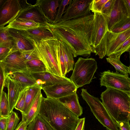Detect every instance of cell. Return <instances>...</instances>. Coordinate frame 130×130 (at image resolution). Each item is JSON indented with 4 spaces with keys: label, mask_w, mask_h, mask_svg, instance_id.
Here are the masks:
<instances>
[{
    "label": "cell",
    "mask_w": 130,
    "mask_h": 130,
    "mask_svg": "<svg viewBox=\"0 0 130 130\" xmlns=\"http://www.w3.org/2000/svg\"><path fill=\"white\" fill-rule=\"evenodd\" d=\"M0 97V118L9 117L10 113L7 94L3 91Z\"/></svg>",
    "instance_id": "obj_30"
},
{
    "label": "cell",
    "mask_w": 130,
    "mask_h": 130,
    "mask_svg": "<svg viewBox=\"0 0 130 130\" xmlns=\"http://www.w3.org/2000/svg\"><path fill=\"white\" fill-rule=\"evenodd\" d=\"M97 68L94 59L79 57L75 64L70 79L78 89L91 82Z\"/></svg>",
    "instance_id": "obj_5"
},
{
    "label": "cell",
    "mask_w": 130,
    "mask_h": 130,
    "mask_svg": "<svg viewBox=\"0 0 130 130\" xmlns=\"http://www.w3.org/2000/svg\"><path fill=\"white\" fill-rule=\"evenodd\" d=\"M61 0H38L37 1L40 5L45 16L50 24H52L56 18L57 9Z\"/></svg>",
    "instance_id": "obj_19"
},
{
    "label": "cell",
    "mask_w": 130,
    "mask_h": 130,
    "mask_svg": "<svg viewBox=\"0 0 130 130\" xmlns=\"http://www.w3.org/2000/svg\"><path fill=\"white\" fill-rule=\"evenodd\" d=\"M102 103L115 122L130 121V92L110 87L101 94Z\"/></svg>",
    "instance_id": "obj_3"
},
{
    "label": "cell",
    "mask_w": 130,
    "mask_h": 130,
    "mask_svg": "<svg viewBox=\"0 0 130 130\" xmlns=\"http://www.w3.org/2000/svg\"><path fill=\"white\" fill-rule=\"evenodd\" d=\"M85 118L80 119L79 121L75 130H84Z\"/></svg>",
    "instance_id": "obj_46"
},
{
    "label": "cell",
    "mask_w": 130,
    "mask_h": 130,
    "mask_svg": "<svg viewBox=\"0 0 130 130\" xmlns=\"http://www.w3.org/2000/svg\"><path fill=\"white\" fill-rule=\"evenodd\" d=\"M26 130H54L39 114L28 125Z\"/></svg>",
    "instance_id": "obj_27"
},
{
    "label": "cell",
    "mask_w": 130,
    "mask_h": 130,
    "mask_svg": "<svg viewBox=\"0 0 130 130\" xmlns=\"http://www.w3.org/2000/svg\"><path fill=\"white\" fill-rule=\"evenodd\" d=\"M81 90V95L83 99L100 123L107 130H119L115 121L99 99L90 94L86 89L83 88Z\"/></svg>",
    "instance_id": "obj_6"
},
{
    "label": "cell",
    "mask_w": 130,
    "mask_h": 130,
    "mask_svg": "<svg viewBox=\"0 0 130 130\" xmlns=\"http://www.w3.org/2000/svg\"><path fill=\"white\" fill-rule=\"evenodd\" d=\"M56 49L61 71L62 76L65 77L67 73L65 63L61 44L59 40L56 45Z\"/></svg>",
    "instance_id": "obj_32"
},
{
    "label": "cell",
    "mask_w": 130,
    "mask_h": 130,
    "mask_svg": "<svg viewBox=\"0 0 130 130\" xmlns=\"http://www.w3.org/2000/svg\"><path fill=\"white\" fill-rule=\"evenodd\" d=\"M106 59L108 62L114 67L116 72L124 74H129L128 67L123 64L120 59L108 57Z\"/></svg>",
    "instance_id": "obj_31"
},
{
    "label": "cell",
    "mask_w": 130,
    "mask_h": 130,
    "mask_svg": "<svg viewBox=\"0 0 130 130\" xmlns=\"http://www.w3.org/2000/svg\"><path fill=\"white\" fill-rule=\"evenodd\" d=\"M116 122L119 130H130L129 122L124 121H117Z\"/></svg>",
    "instance_id": "obj_42"
},
{
    "label": "cell",
    "mask_w": 130,
    "mask_h": 130,
    "mask_svg": "<svg viewBox=\"0 0 130 130\" xmlns=\"http://www.w3.org/2000/svg\"><path fill=\"white\" fill-rule=\"evenodd\" d=\"M6 0H0V6L1 7L2 5L4 3Z\"/></svg>",
    "instance_id": "obj_49"
},
{
    "label": "cell",
    "mask_w": 130,
    "mask_h": 130,
    "mask_svg": "<svg viewBox=\"0 0 130 130\" xmlns=\"http://www.w3.org/2000/svg\"><path fill=\"white\" fill-rule=\"evenodd\" d=\"M22 10L19 0H6L0 7V28L15 19Z\"/></svg>",
    "instance_id": "obj_11"
},
{
    "label": "cell",
    "mask_w": 130,
    "mask_h": 130,
    "mask_svg": "<svg viewBox=\"0 0 130 130\" xmlns=\"http://www.w3.org/2000/svg\"><path fill=\"white\" fill-rule=\"evenodd\" d=\"M5 86L7 90V97L10 113L14 108L20 92L24 88L18 82L11 78L9 75L5 80Z\"/></svg>",
    "instance_id": "obj_17"
},
{
    "label": "cell",
    "mask_w": 130,
    "mask_h": 130,
    "mask_svg": "<svg viewBox=\"0 0 130 130\" xmlns=\"http://www.w3.org/2000/svg\"><path fill=\"white\" fill-rule=\"evenodd\" d=\"M9 117L0 118V130H6Z\"/></svg>",
    "instance_id": "obj_44"
},
{
    "label": "cell",
    "mask_w": 130,
    "mask_h": 130,
    "mask_svg": "<svg viewBox=\"0 0 130 130\" xmlns=\"http://www.w3.org/2000/svg\"><path fill=\"white\" fill-rule=\"evenodd\" d=\"M114 1L115 0H108L103 7L101 13L109 17L112 9Z\"/></svg>",
    "instance_id": "obj_40"
},
{
    "label": "cell",
    "mask_w": 130,
    "mask_h": 130,
    "mask_svg": "<svg viewBox=\"0 0 130 130\" xmlns=\"http://www.w3.org/2000/svg\"><path fill=\"white\" fill-rule=\"evenodd\" d=\"M100 85L106 88L110 87L130 92V78L128 74L114 72L108 70L101 73Z\"/></svg>",
    "instance_id": "obj_8"
},
{
    "label": "cell",
    "mask_w": 130,
    "mask_h": 130,
    "mask_svg": "<svg viewBox=\"0 0 130 130\" xmlns=\"http://www.w3.org/2000/svg\"><path fill=\"white\" fill-rule=\"evenodd\" d=\"M29 87L24 88L21 91L18 101L14 107L15 109L20 111L21 113L23 112L24 108L27 91Z\"/></svg>",
    "instance_id": "obj_36"
},
{
    "label": "cell",
    "mask_w": 130,
    "mask_h": 130,
    "mask_svg": "<svg viewBox=\"0 0 130 130\" xmlns=\"http://www.w3.org/2000/svg\"><path fill=\"white\" fill-rule=\"evenodd\" d=\"M127 17L128 14L124 0H115L110 13L108 17V30L111 31L118 22Z\"/></svg>",
    "instance_id": "obj_16"
},
{
    "label": "cell",
    "mask_w": 130,
    "mask_h": 130,
    "mask_svg": "<svg viewBox=\"0 0 130 130\" xmlns=\"http://www.w3.org/2000/svg\"><path fill=\"white\" fill-rule=\"evenodd\" d=\"M17 18L33 21L41 26H46L50 24L37 1L35 5H31L22 10L16 19Z\"/></svg>",
    "instance_id": "obj_13"
},
{
    "label": "cell",
    "mask_w": 130,
    "mask_h": 130,
    "mask_svg": "<svg viewBox=\"0 0 130 130\" xmlns=\"http://www.w3.org/2000/svg\"><path fill=\"white\" fill-rule=\"evenodd\" d=\"M36 80V84L43 88L56 84H66L72 83L70 78L59 76L51 73L44 72L31 74Z\"/></svg>",
    "instance_id": "obj_15"
},
{
    "label": "cell",
    "mask_w": 130,
    "mask_h": 130,
    "mask_svg": "<svg viewBox=\"0 0 130 130\" xmlns=\"http://www.w3.org/2000/svg\"><path fill=\"white\" fill-rule=\"evenodd\" d=\"M9 33L12 38L13 45L11 50V54L15 52L34 49L29 41L23 36L20 31L15 29H8Z\"/></svg>",
    "instance_id": "obj_18"
},
{
    "label": "cell",
    "mask_w": 130,
    "mask_h": 130,
    "mask_svg": "<svg viewBox=\"0 0 130 130\" xmlns=\"http://www.w3.org/2000/svg\"><path fill=\"white\" fill-rule=\"evenodd\" d=\"M94 13L76 19L61 20L47 26L58 40L66 43L72 50L74 57H89L93 52L91 43L94 23Z\"/></svg>",
    "instance_id": "obj_1"
},
{
    "label": "cell",
    "mask_w": 130,
    "mask_h": 130,
    "mask_svg": "<svg viewBox=\"0 0 130 130\" xmlns=\"http://www.w3.org/2000/svg\"><path fill=\"white\" fill-rule=\"evenodd\" d=\"M94 14L93 27L91 40L93 53L95 48L100 44L108 30V16L101 13Z\"/></svg>",
    "instance_id": "obj_12"
},
{
    "label": "cell",
    "mask_w": 130,
    "mask_h": 130,
    "mask_svg": "<svg viewBox=\"0 0 130 130\" xmlns=\"http://www.w3.org/2000/svg\"><path fill=\"white\" fill-rule=\"evenodd\" d=\"M12 37L6 26L0 28V47H6L12 49L13 45Z\"/></svg>",
    "instance_id": "obj_29"
},
{
    "label": "cell",
    "mask_w": 130,
    "mask_h": 130,
    "mask_svg": "<svg viewBox=\"0 0 130 130\" xmlns=\"http://www.w3.org/2000/svg\"><path fill=\"white\" fill-rule=\"evenodd\" d=\"M92 1L72 0L67 6L61 20H71L90 14V6Z\"/></svg>",
    "instance_id": "obj_10"
},
{
    "label": "cell",
    "mask_w": 130,
    "mask_h": 130,
    "mask_svg": "<svg viewBox=\"0 0 130 130\" xmlns=\"http://www.w3.org/2000/svg\"><path fill=\"white\" fill-rule=\"evenodd\" d=\"M47 26H41L26 31H20L23 35L35 40L47 39L56 38Z\"/></svg>",
    "instance_id": "obj_20"
},
{
    "label": "cell",
    "mask_w": 130,
    "mask_h": 130,
    "mask_svg": "<svg viewBox=\"0 0 130 130\" xmlns=\"http://www.w3.org/2000/svg\"><path fill=\"white\" fill-rule=\"evenodd\" d=\"M11 49L8 47H0V61L4 60L11 54Z\"/></svg>",
    "instance_id": "obj_41"
},
{
    "label": "cell",
    "mask_w": 130,
    "mask_h": 130,
    "mask_svg": "<svg viewBox=\"0 0 130 130\" xmlns=\"http://www.w3.org/2000/svg\"><path fill=\"white\" fill-rule=\"evenodd\" d=\"M59 99L67 108L78 117L82 114L83 108L79 103L76 92Z\"/></svg>",
    "instance_id": "obj_21"
},
{
    "label": "cell",
    "mask_w": 130,
    "mask_h": 130,
    "mask_svg": "<svg viewBox=\"0 0 130 130\" xmlns=\"http://www.w3.org/2000/svg\"><path fill=\"white\" fill-rule=\"evenodd\" d=\"M22 35L33 46L38 57L44 64L47 72L62 76L56 49L58 40L53 38L35 40Z\"/></svg>",
    "instance_id": "obj_4"
},
{
    "label": "cell",
    "mask_w": 130,
    "mask_h": 130,
    "mask_svg": "<svg viewBox=\"0 0 130 130\" xmlns=\"http://www.w3.org/2000/svg\"><path fill=\"white\" fill-rule=\"evenodd\" d=\"M19 121L17 113L12 111L10 113L6 130H15Z\"/></svg>",
    "instance_id": "obj_37"
},
{
    "label": "cell",
    "mask_w": 130,
    "mask_h": 130,
    "mask_svg": "<svg viewBox=\"0 0 130 130\" xmlns=\"http://www.w3.org/2000/svg\"><path fill=\"white\" fill-rule=\"evenodd\" d=\"M130 48V37L120 45L110 56L108 57L120 59L121 55Z\"/></svg>",
    "instance_id": "obj_34"
},
{
    "label": "cell",
    "mask_w": 130,
    "mask_h": 130,
    "mask_svg": "<svg viewBox=\"0 0 130 130\" xmlns=\"http://www.w3.org/2000/svg\"><path fill=\"white\" fill-rule=\"evenodd\" d=\"M9 76L18 82L24 88L36 84V78L31 74L28 73H15L10 74Z\"/></svg>",
    "instance_id": "obj_24"
},
{
    "label": "cell",
    "mask_w": 130,
    "mask_h": 130,
    "mask_svg": "<svg viewBox=\"0 0 130 130\" xmlns=\"http://www.w3.org/2000/svg\"><path fill=\"white\" fill-rule=\"evenodd\" d=\"M40 24L31 21L17 18L6 26L8 29L11 28L19 31H26L39 27Z\"/></svg>",
    "instance_id": "obj_22"
},
{
    "label": "cell",
    "mask_w": 130,
    "mask_h": 130,
    "mask_svg": "<svg viewBox=\"0 0 130 130\" xmlns=\"http://www.w3.org/2000/svg\"><path fill=\"white\" fill-rule=\"evenodd\" d=\"M20 52L22 58L26 63L30 61L39 59L36 54L34 48L22 51Z\"/></svg>",
    "instance_id": "obj_38"
},
{
    "label": "cell",
    "mask_w": 130,
    "mask_h": 130,
    "mask_svg": "<svg viewBox=\"0 0 130 130\" xmlns=\"http://www.w3.org/2000/svg\"><path fill=\"white\" fill-rule=\"evenodd\" d=\"M41 90L40 89L39 91L27 114L26 115H22V119L26 121L28 125L38 114L41 99L43 95Z\"/></svg>",
    "instance_id": "obj_25"
},
{
    "label": "cell",
    "mask_w": 130,
    "mask_h": 130,
    "mask_svg": "<svg viewBox=\"0 0 130 130\" xmlns=\"http://www.w3.org/2000/svg\"><path fill=\"white\" fill-rule=\"evenodd\" d=\"M77 88L72 82L66 84H56L43 88L47 98L59 99L76 92Z\"/></svg>",
    "instance_id": "obj_14"
},
{
    "label": "cell",
    "mask_w": 130,
    "mask_h": 130,
    "mask_svg": "<svg viewBox=\"0 0 130 130\" xmlns=\"http://www.w3.org/2000/svg\"><path fill=\"white\" fill-rule=\"evenodd\" d=\"M108 0H93L91 4L90 10L93 13H101L103 7Z\"/></svg>",
    "instance_id": "obj_39"
},
{
    "label": "cell",
    "mask_w": 130,
    "mask_h": 130,
    "mask_svg": "<svg viewBox=\"0 0 130 130\" xmlns=\"http://www.w3.org/2000/svg\"><path fill=\"white\" fill-rule=\"evenodd\" d=\"M128 14V17L130 18V0H124Z\"/></svg>",
    "instance_id": "obj_47"
},
{
    "label": "cell",
    "mask_w": 130,
    "mask_h": 130,
    "mask_svg": "<svg viewBox=\"0 0 130 130\" xmlns=\"http://www.w3.org/2000/svg\"><path fill=\"white\" fill-rule=\"evenodd\" d=\"M127 52H128L129 53V58L130 60V48H129L127 51ZM128 71H129V74L130 75V65L129 67H128Z\"/></svg>",
    "instance_id": "obj_48"
},
{
    "label": "cell",
    "mask_w": 130,
    "mask_h": 130,
    "mask_svg": "<svg viewBox=\"0 0 130 130\" xmlns=\"http://www.w3.org/2000/svg\"><path fill=\"white\" fill-rule=\"evenodd\" d=\"M26 64L28 72L30 73L47 72L44 64L39 59L28 61Z\"/></svg>",
    "instance_id": "obj_28"
},
{
    "label": "cell",
    "mask_w": 130,
    "mask_h": 130,
    "mask_svg": "<svg viewBox=\"0 0 130 130\" xmlns=\"http://www.w3.org/2000/svg\"><path fill=\"white\" fill-rule=\"evenodd\" d=\"M130 37V28L123 32L115 33L108 30L100 44L94 51L95 55L102 59L105 56L109 57L115 50Z\"/></svg>",
    "instance_id": "obj_7"
},
{
    "label": "cell",
    "mask_w": 130,
    "mask_h": 130,
    "mask_svg": "<svg viewBox=\"0 0 130 130\" xmlns=\"http://www.w3.org/2000/svg\"><path fill=\"white\" fill-rule=\"evenodd\" d=\"M0 67L2 69L6 79L9 74L13 73H28L26 63L22 58L20 52L13 53L0 61Z\"/></svg>",
    "instance_id": "obj_9"
},
{
    "label": "cell",
    "mask_w": 130,
    "mask_h": 130,
    "mask_svg": "<svg viewBox=\"0 0 130 130\" xmlns=\"http://www.w3.org/2000/svg\"><path fill=\"white\" fill-rule=\"evenodd\" d=\"M61 44L64 59L67 73L73 70L74 61L72 51L68 46L64 42L59 40Z\"/></svg>",
    "instance_id": "obj_26"
},
{
    "label": "cell",
    "mask_w": 130,
    "mask_h": 130,
    "mask_svg": "<svg viewBox=\"0 0 130 130\" xmlns=\"http://www.w3.org/2000/svg\"><path fill=\"white\" fill-rule=\"evenodd\" d=\"M130 28V18H125L118 22L111 31L115 33L123 32Z\"/></svg>",
    "instance_id": "obj_33"
},
{
    "label": "cell",
    "mask_w": 130,
    "mask_h": 130,
    "mask_svg": "<svg viewBox=\"0 0 130 130\" xmlns=\"http://www.w3.org/2000/svg\"><path fill=\"white\" fill-rule=\"evenodd\" d=\"M27 126L26 121L22 119L15 130H26Z\"/></svg>",
    "instance_id": "obj_45"
},
{
    "label": "cell",
    "mask_w": 130,
    "mask_h": 130,
    "mask_svg": "<svg viewBox=\"0 0 130 130\" xmlns=\"http://www.w3.org/2000/svg\"><path fill=\"white\" fill-rule=\"evenodd\" d=\"M72 0H61L58 9L55 19L52 24L56 23L61 20L64 13L68 5L70 3Z\"/></svg>",
    "instance_id": "obj_35"
},
{
    "label": "cell",
    "mask_w": 130,
    "mask_h": 130,
    "mask_svg": "<svg viewBox=\"0 0 130 130\" xmlns=\"http://www.w3.org/2000/svg\"><path fill=\"white\" fill-rule=\"evenodd\" d=\"M40 89H42L41 87L37 84L29 87L27 91L24 108L21 113L22 115L27 114Z\"/></svg>",
    "instance_id": "obj_23"
},
{
    "label": "cell",
    "mask_w": 130,
    "mask_h": 130,
    "mask_svg": "<svg viewBox=\"0 0 130 130\" xmlns=\"http://www.w3.org/2000/svg\"><path fill=\"white\" fill-rule=\"evenodd\" d=\"M5 77L3 71L0 67V97L1 96L4 86H5Z\"/></svg>",
    "instance_id": "obj_43"
},
{
    "label": "cell",
    "mask_w": 130,
    "mask_h": 130,
    "mask_svg": "<svg viewBox=\"0 0 130 130\" xmlns=\"http://www.w3.org/2000/svg\"><path fill=\"white\" fill-rule=\"evenodd\" d=\"M38 114L54 130H75L80 120L59 99L43 95Z\"/></svg>",
    "instance_id": "obj_2"
}]
</instances>
